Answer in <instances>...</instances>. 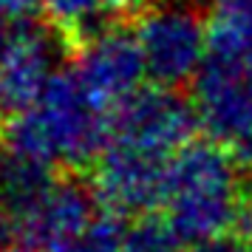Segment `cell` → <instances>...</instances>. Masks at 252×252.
Instances as JSON below:
<instances>
[{
	"instance_id": "6da1fadb",
	"label": "cell",
	"mask_w": 252,
	"mask_h": 252,
	"mask_svg": "<svg viewBox=\"0 0 252 252\" xmlns=\"http://www.w3.org/2000/svg\"><path fill=\"white\" fill-rule=\"evenodd\" d=\"M111 139V111L94 99L74 68L57 71L34 108L0 127V145L65 170L96 164Z\"/></svg>"
},
{
	"instance_id": "7a4b0ae2",
	"label": "cell",
	"mask_w": 252,
	"mask_h": 252,
	"mask_svg": "<svg viewBox=\"0 0 252 252\" xmlns=\"http://www.w3.org/2000/svg\"><path fill=\"white\" fill-rule=\"evenodd\" d=\"M161 207L182 244L195 247L235 232L244 218V182L235 156L213 139H193L167 167Z\"/></svg>"
},
{
	"instance_id": "3957f363",
	"label": "cell",
	"mask_w": 252,
	"mask_h": 252,
	"mask_svg": "<svg viewBox=\"0 0 252 252\" xmlns=\"http://www.w3.org/2000/svg\"><path fill=\"white\" fill-rule=\"evenodd\" d=\"M136 40L148 77L164 88L193 82L210 60V34L204 17L187 3H153V9L139 17Z\"/></svg>"
},
{
	"instance_id": "277c9868",
	"label": "cell",
	"mask_w": 252,
	"mask_h": 252,
	"mask_svg": "<svg viewBox=\"0 0 252 252\" xmlns=\"http://www.w3.org/2000/svg\"><path fill=\"white\" fill-rule=\"evenodd\" d=\"M71 51V37L46 17L17 26L9 51L0 57V127L34 108Z\"/></svg>"
},
{
	"instance_id": "5b68a950",
	"label": "cell",
	"mask_w": 252,
	"mask_h": 252,
	"mask_svg": "<svg viewBox=\"0 0 252 252\" xmlns=\"http://www.w3.org/2000/svg\"><path fill=\"white\" fill-rule=\"evenodd\" d=\"M198 127L195 105L187 102L176 88L153 85L139 88L122 105L111 111V139L136 150L173 159L193 142Z\"/></svg>"
},
{
	"instance_id": "8992f818",
	"label": "cell",
	"mask_w": 252,
	"mask_h": 252,
	"mask_svg": "<svg viewBox=\"0 0 252 252\" xmlns=\"http://www.w3.org/2000/svg\"><path fill=\"white\" fill-rule=\"evenodd\" d=\"M74 74L96 102L114 111L127 96H133L148 77L136 32L114 23L82 40L74 48Z\"/></svg>"
},
{
	"instance_id": "52a82bcc",
	"label": "cell",
	"mask_w": 252,
	"mask_h": 252,
	"mask_svg": "<svg viewBox=\"0 0 252 252\" xmlns=\"http://www.w3.org/2000/svg\"><path fill=\"white\" fill-rule=\"evenodd\" d=\"M170 161L122 142H108L94 164L91 184L105 210L119 216H148L164 198Z\"/></svg>"
},
{
	"instance_id": "ba28073f",
	"label": "cell",
	"mask_w": 252,
	"mask_h": 252,
	"mask_svg": "<svg viewBox=\"0 0 252 252\" xmlns=\"http://www.w3.org/2000/svg\"><path fill=\"white\" fill-rule=\"evenodd\" d=\"M198 127L229 150L252 139V71L207 60L193 80Z\"/></svg>"
},
{
	"instance_id": "9c48e42d",
	"label": "cell",
	"mask_w": 252,
	"mask_h": 252,
	"mask_svg": "<svg viewBox=\"0 0 252 252\" xmlns=\"http://www.w3.org/2000/svg\"><path fill=\"white\" fill-rule=\"evenodd\" d=\"M99 204L102 201L94 190V184L80 179L77 170H68V176H57V182L51 184L40 207L26 218L32 250L43 252L54 244H63V241L88 232L105 210Z\"/></svg>"
},
{
	"instance_id": "30bf717a",
	"label": "cell",
	"mask_w": 252,
	"mask_h": 252,
	"mask_svg": "<svg viewBox=\"0 0 252 252\" xmlns=\"http://www.w3.org/2000/svg\"><path fill=\"white\" fill-rule=\"evenodd\" d=\"M57 182V167L0 145V207L29 218Z\"/></svg>"
},
{
	"instance_id": "8fae6325",
	"label": "cell",
	"mask_w": 252,
	"mask_h": 252,
	"mask_svg": "<svg viewBox=\"0 0 252 252\" xmlns=\"http://www.w3.org/2000/svg\"><path fill=\"white\" fill-rule=\"evenodd\" d=\"M207 34L210 60L252 71V0H213Z\"/></svg>"
},
{
	"instance_id": "7c38bea8",
	"label": "cell",
	"mask_w": 252,
	"mask_h": 252,
	"mask_svg": "<svg viewBox=\"0 0 252 252\" xmlns=\"http://www.w3.org/2000/svg\"><path fill=\"white\" fill-rule=\"evenodd\" d=\"M133 3L136 0H40V12L48 23L63 29L77 48L82 40L114 26Z\"/></svg>"
},
{
	"instance_id": "4fadbf2b",
	"label": "cell",
	"mask_w": 252,
	"mask_h": 252,
	"mask_svg": "<svg viewBox=\"0 0 252 252\" xmlns=\"http://www.w3.org/2000/svg\"><path fill=\"white\" fill-rule=\"evenodd\" d=\"M122 218L125 216L102 210L88 232H82V235H77L71 241H63V244H54V247H48L43 252H119L125 229H127V224Z\"/></svg>"
},
{
	"instance_id": "5bb4252c",
	"label": "cell",
	"mask_w": 252,
	"mask_h": 252,
	"mask_svg": "<svg viewBox=\"0 0 252 252\" xmlns=\"http://www.w3.org/2000/svg\"><path fill=\"white\" fill-rule=\"evenodd\" d=\"M182 241L164 218L142 216L136 224H127L119 252H179Z\"/></svg>"
},
{
	"instance_id": "9a60e30c",
	"label": "cell",
	"mask_w": 252,
	"mask_h": 252,
	"mask_svg": "<svg viewBox=\"0 0 252 252\" xmlns=\"http://www.w3.org/2000/svg\"><path fill=\"white\" fill-rule=\"evenodd\" d=\"M0 252H34L29 241L26 218L0 207Z\"/></svg>"
},
{
	"instance_id": "2e32d148",
	"label": "cell",
	"mask_w": 252,
	"mask_h": 252,
	"mask_svg": "<svg viewBox=\"0 0 252 252\" xmlns=\"http://www.w3.org/2000/svg\"><path fill=\"white\" fill-rule=\"evenodd\" d=\"M37 9H40V0H0V14H6L14 23L34 20Z\"/></svg>"
},
{
	"instance_id": "e0dca14e",
	"label": "cell",
	"mask_w": 252,
	"mask_h": 252,
	"mask_svg": "<svg viewBox=\"0 0 252 252\" xmlns=\"http://www.w3.org/2000/svg\"><path fill=\"white\" fill-rule=\"evenodd\" d=\"M193 252H247V247H244V241L235 232H229V235H218V238L195 244Z\"/></svg>"
},
{
	"instance_id": "ac0fdd59",
	"label": "cell",
	"mask_w": 252,
	"mask_h": 252,
	"mask_svg": "<svg viewBox=\"0 0 252 252\" xmlns=\"http://www.w3.org/2000/svg\"><path fill=\"white\" fill-rule=\"evenodd\" d=\"M17 26H20V23H14V20H9L6 14H0V57L9 51L14 34H17Z\"/></svg>"
}]
</instances>
